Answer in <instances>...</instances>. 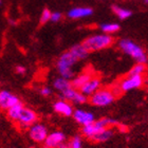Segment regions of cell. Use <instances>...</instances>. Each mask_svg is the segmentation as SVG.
I'll return each mask as SVG.
<instances>
[{
	"label": "cell",
	"instance_id": "cell-1",
	"mask_svg": "<svg viewBox=\"0 0 148 148\" xmlns=\"http://www.w3.org/2000/svg\"><path fill=\"white\" fill-rule=\"evenodd\" d=\"M117 46L122 52L129 55L136 62H140V64H147L148 62V55L146 51L140 45L134 42L133 40L124 38L117 42Z\"/></svg>",
	"mask_w": 148,
	"mask_h": 148
},
{
	"label": "cell",
	"instance_id": "cell-2",
	"mask_svg": "<svg viewBox=\"0 0 148 148\" xmlns=\"http://www.w3.org/2000/svg\"><path fill=\"white\" fill-rule=\"evenodd\" d=\"M114 43L113 36L110 34H94L91 36L87 37L83 41V46L87 49L88 52H97L102 50L108 49Z\"/></svg>",
	"mask_w": 148,
	"mask_h": 148
},
{
	"label": "cell",
	"instance_id": "cell-3",
	"mask_svg": "<svg viewBox=\"0 0 148 148\" xmlns=\"http://www.w3.org/2000/svg\"><path fill=\"white\" fill-rule=\"evenodd\" d=\"M77 62V59L72 55L70 51H66L59 56L56 62V68L60 76L67 79H72L74 77L73 66Z\"/></svg>",
	"mask_w": 148,
	"mask_h": 148
},
{
	"label": "cell",
	"instance_id": "cell-4",
	"mask_svg": "<svg viewBox=\"0 0 148 148\" xmlns=\"http://www.w3.org/2000/svg\"><path fill=\"white\" fill-rule=\"evenodd\" d=\"M117 125V121L111 117H102L99 120H95L93 123L83 126L82 133L87 139L91 140L96 133H99L101 130L108 128V127H114Z\"/></svg>",
	"mask_w": 148,
	"mask_h": 148
},
{
	"label": "cell",
	"instance_id": "cell-5",
	"mask_svg": "<svg viewBox=\"0 0 148 148\" xmlns=\"http://www.w3.org/2000/svg\"><path fill=\"white\" fill-rule=\"evenodd\" d=\"M89 97L90 104L95 107H106L111 105L116 99V96L113 94L112 90L108 88H99Z\"/></svg>",
	"mask_w": 148,
	"mask_h": 148
},
{
	"label": "cell",
	"instance_id": "cell-6",
	"mask_svg": "<svg viewBox=\"0 0 148 148\" xmlns=\"http://www.w3.org/2000/svg\"><path fill=\"white\" fill-rule=\"evenodd\" d=\"M60 99L68 101L69 103L76 104V105H82V104L87 103L88 96L84 95L79 90L75 89L73 87H70L68 89H66L65 91L60 92Z\"/></svg>",
	"mask_w": 148,
	"mask_h": 148
},
{
	"label": "cell",
	"instance_id": "cell-7",
	"mask_svg": "<svg viewBox=\"0 0 148 148\" xmlns=\"http://www.w3.org/2000/svg\"><path fill=\"white\" fill-rule=\"evenodd\" d=\"M144 84V75H133V76H127L124 79L121 80L120 88L122 92H128L130 90L141 88Z\"/></svg>",
	"mask_w": 148,
	"mask_h": 148
},
{
	"label": "cell",
	"instance_id": "cell-8",
	"mask_svg": "<svg viewBox=\"0 0 148 148\" xmlns=\"http://www.w3.org/2000/svg\"><path fill=\"white\" fill-rule=\"evenodd\" d=\"M49 134L48 128L46 125L41 123H34L29 127V136L36 143H43L46 138Z\"/></svg>",
	"mask_w": 148,
	"mask_h": 148
},
{
	"label": "cell",
	"instance_id": "cell-9",
	"mask_svg": "<svg viewBox=\"0 0 148 148\" xmlns=\"http://www.w3.org/2000/svg\"><path fill=\"white\" fill-rule=\"evenodd\" d=\"M37 119H38V116H37L35 111L23 107L21 112H20L18 120H17V123L19 124V126L21 127L22 129H27L30 126H32L34 123H36Z\"/></svg>",
	"mask_w": 148,
	"mask_h": 148
},
{
	"label": "cell",
	"instance_id": "cell-10",
	"mask_svg": "<svg viewBox=\"0 0 148 148\" xmlns=\"http://www.w3.org/2000/svg\"><path fill=\"white\" fill-rule=\"evenodd\" d=\"M72 116L74 117L75 122L78 123L79 125H82V126L89 125V124L93 123L95 121V116H94V114L92 112L83 110V109H75L73 111Z\"/></svg>",
	"mask_w": 148,
	"mask_h": 148
},
{
	"label": "cell",
	"instance_id": "cell-11",
	"mask_svg": "<svg viewBox=\"0 0 148 148\" xmlns=\"http://www.w3.org/2000/svg\"><path fill=\"white\" fill-rule=\"evenodd\" d=\"M18 103H20L19 99L10 91H6V90L0 91V108L1 109L8 110L10 107H12Z\"/></svg>",
	"mask_w": 148,
	"mask_h": 148
},
{
	"label": "cell",
	"instance_id": "cell-12",
	"mask_svg": "<svg viewBox=\"0 0 148 148\" xmlns=\"http://www.w3.org/2000/svg\"><path fill=\"white\" fill-rule=\"evenodd\" d=\"M101 86H102L101 78L96 76H93V77H91L85 85H83V86L80 87L79 91L83 93L84 95L90 96V95H92L95 91H97V90L101 88Z\"/></svg>",
	"mask_w": 148,
	"mask_h": 148
},
{
	"label": "cell",
	"instance_id": "cell-13",
	"mask_svg": "<svg viewBox=\"0 0 148 148\" xmlns=\"http://www.w3.org/2000/svg\"><path fill=\"white\" fill-rule=\"evenodd\" d=\"M67 140L66 134L62 131H53L49 133L45 140V146L51 148H58V146Z\"/></svg>",
	"mask_w": 148,
	"mask_h": 148
},
{
	"label": "cell",
	"instance_id": "cell-14",
	"mask_svg": "<svg viewBox=\"0 0 148 148\" xmlns=\"http://www.w3.org/2000/svg\"><path fill=\"white\" fill-rule=\"evenodd\" d=\"M53 109L55 112H57L60 115H64V116H72L74 111L71 103H69L68 101H65V99H60V101L54 103Z\"/></svg>",
	"mask_w": 148,
	"mask_h": 148
},
{
	"label": "cell",
	"instance_id": "cell-15",
	"mask_svg": "<svg viewBox=\"0 0 148 148\" xmlns=\"http://www.w3.org/2000/svg\"><path fill=\"white\" fill-rule=\"evenodd\" d=\"M93 14V10L88 6H78L73 8L68 12V17L71 19H80L89 17Z\"/></svg>",
	"mask_w": 148,
	"mask_h": 148
},
{
	"label": "cell",
	"instance_id": "cell-16",
	"mask_svg": "<svg viewBox=\"0 0 148 148\" xmlns=\"http://www.w3.org/2000/svg\"><path fill=\"white\" fill-rule=\"evenodd\" d=\"M113 136H114L113 127H108V128L101 130L99 133H96L95 136L91 139V141H93V142L95 143H104L109 141Z\"/></svg>",
	"mask_w": 148,
	"mask_h": 148
},
{
	"label": "cell",
	"instance_id": "cell-17",
	"mask_svg": "<svg viewBox=\"0 0 148 148\" xmlns=\"http://www.w3.org/2000/svg\"><path fill=\"white\" fill-rule=\"evenodd\" d=\"M91 77H93V74L90 71L83 72V73L78 74L77 76L73 77V79L71 80V86L73 88H75V89L79 90L80 87L83 86V85H85Z\"/></svg>",
	"mask_w": 148,
	"mask_h": 148
},
{
	"label": "cell",
	"instance_id": "cell-18",
	"mask_svg": "<svg viewBox=\"0 0 148 148\" xmlns=\"http://www.w3.org/2000/svg\"><path fill=\"white\" fill-rule=\"evenodd\" d=\"M69 51H70V53L77 59V62H78V60L86 59L87 57H88V55H89V52H88L86 48L83 46V43L75 45V46L72 47Z\"/></svg>",
	"mask_w": 148,
	"mask_h": 148
},
{
	"label": "cell",
	"instance_id": "cell-19",
	"mask_svg": "<svg viewBox=\"0 0 148 148\" xmlns=\"http://www.w3.org/2000/svg\"><path fill=\"white\" fill-rule=\"evenodd\" d=\"M23 107H25V106L22 105L21 103H18V104H16V105L10 107V108L6 110L8 117H9L10 120L14 121V122H17L19 115H20V112H21Z\"/></svg>",
	"mask_w": 148,
	"mask_h": 148
},
{
	"label": "cell",
	"instance_id": "cell-20",
	"mask_svg": "<svg viewBox=\"0 0 148 148\" xmlns=\"http://www.w3.org/2000/svg\"><path fill=\"white\" fill-rule=\"evenodd\" d=\"M53 87H54V89L57 90V91L60 93L72 86H71V82H70V79H67V78H64V77L60 76V77H57V78L54 80Z\"/></svg>",
	"mask_w": 148,
	"mask_h": 148
},
{
	"label": "cell",
	"instance_id": "cell-21",
	"mask_svg": "<svg viewBox=\"0 0 148 148\" xmlns=\"http://www.w3.org/2000/svg\"><path fill=\"white\" fill-rule=\"evenodd\" d=\"M112 11L115 15L121 19V20H125V19L129 18L130 16L132 15L131 11L128 9H125V8H122L120 5H113L112 6Z\"/></svg>",
	"mask_w": 148,
	"mask_h": 148
},
{
	"label": "cell",
	"instance_id": "cell-22",
	"mask_svg": "<svg viewBox=\"0 0 148 148\" xmlns=\"http://www.w3.org/2000/svg\"><path fill=\"white\" fill-rule=\"evenodd\" d=\"M147 71V66L146 64H140L136 62L132 68L130 69L129 72L127 73V76H133V75H144Z\"/></svg>",
	"mask_w": 148,
	"mask_h": 148
},
{
	"label": "cell",
	"instance_id": "cell-23",
	"mask_svg": "<svg viewBox=\"0 0 148 148\" xmlns=\"http://www.w3.org/2000/svg\"><path fill=\"white\" fill-rule=\"evenodd\" d=\"M99 28H101L103 33L110 34V35L116 33L117 31H120V25H119V23H115V22H107V23H103V25H101Z\"/></svg>",
	"mask_w": 148,
	"mask_h": 148
},
{
	"label": "cell",
	"instance_id": "cell-24",
	"mask_svg": "<svg viewBox=\"0 0 148 148\" xmlns=\"http://www.w3.org/2000/svg\"><path fill=\"white\" fill-rule=\"evenodd\" d=\"M69 148H83V140L79 136H73L69 142Z\"/></svg>",
	"mask_w": 148,
	"mask_h": 148
},
{
	"label": "cell",
	"instance_id": "cell-25",
	"mask_svg": "<svg viewBox=\"0 0 148 148\" xmlns=\"http://www.w3.org/2000/svg\"><path fill=\"white\" fill-rule=\"evenodd\" d=\"M51 11L48 9H45L41 12V15H40V19H39V22L40 25H46L47 22L50 21V18H51Z\"/></svg>",
	"mask_w": 148,
	"mask_h": 148
},
{
	"label": "cell",
	"instance_id": "cell-26",
	"mask_svg": "<svg viewBox=\"0 0 148 148\" xmlns=\"http://www.w3.org/2000/svg\"><path fill=\"white\" fill-rule=\"evenodd\" d=\"M62 18V13H59V12H53L51 13V18H50V21H52V22H58L60 21Z\"/></svg>",
	"mask_w": 148,
	"mask_h": 148
},
{
	"label": "cell",
	"instance_id": "cell-27",
	"mask_svg": "<svg viewBox=\"0 0 148 148\" xmlns=\"http://www.w3.org/2000/svg\"><path fill=\"white\" fill-rule=\"evenodd\" d=\"M39 93L45 97H49L52 94V90L50 89L49 87H41L39 89Z\"/></svg>",
	"mask_w": 148,
	"mask_h": 148
},
{
	"label": "cell",
	"instance_id": "cell-28",
	"mask_svg": "<svg viewBox=\"0 0 148 148\" xmlns=\"http://www.w3.org/2000/svg\"><path fill=\"white\" fill-rule=\"evenodd\" d=\"M15 70H16V73L20 74V75H23V74H25V72H27V68L23 67V66H16Z\"/></svg>",
	"mask_w": 148,
	"mask_h": 148
},
{
	"label": "cell",
	"instance_id": "cell-29",
	"mask_svg": "<svg viewBox=\"0 0 148 148\" xmlns=\"http://www.w3.org/2000/svg\"><path fill=\"white\" fill-rule=\"evenodd\" d=\"M58 148H69V142L65 141L64 143H62L60 145L58 146Z\"/></svg>",
	"mask_w": 148,
	"mask_h": 148
},
{
	"label": "cell",
	"instance_id": "cell-30",
	"mask_svg": "<svg viewBox=\"0 0 148 148\" xmlns=\"http://www.w3.org/2000/svg\"><path fill=\"white\" fill-rule=\"evenodd\" d=\"M42 148H51V147H48V146H43Z\"/></svg>",
	"mask_w": 148,
	"mask_h": 148
},
{
	"label": "cell",
	"instance_id": "cell-31",
	"mask_svg": "<svg viewBox=\"0 0 148 148\" xmlns=\"http://www.w3.org/2000/svg\"><path fill=\"white\" fill-rule=\"evenodd\" d=\"M0 4H1V0H0Z\"/></svg>",
	"mask_w": 148,
	"mask_h": 148
}]
</instances>
